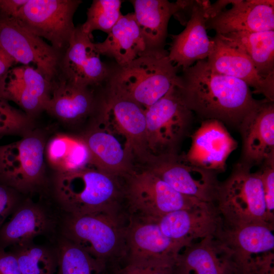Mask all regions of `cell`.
Returning a JSON list of instances; mask_svg holds the SVG:
<instances>
[{
    "label": "cell",
    "instance_id": "obj_1",
    "mask_svg": "<svg viewBox=\"0 0 274 274\" xmlns=\"http://www.w3.org/2000/svg\"><path fill=\"white\" fill-rule=\"evenodd\" d=\"M179 87L187 107L206 119L239 125L262 100L253 96L244 81L213 72L206 60L183 70Z\"/></svg>",
    "mask_w": 274,
    "mask_h": 274
},
{
    "label": "cell",
    "instance_id": "obj_30",
    "mask_svg": "<svg viewBox=\"0 0 274 274\" xmlns=\"http://www.w3.org/2000/svg\"><path fill=\"white\" fill-rule=\"evenodd\" d=\"M45 156L57 173L81 170L90 164V154L82 136L58 133L46 144Z\"/></svg>",
    "mask_w": 274,
    "mask_h": 274
},
{
    "label": "cell",
    "instance_id": "obj_28",
    "mask_svg": "<svg viewBox=\"0 0 274 274\" xmlns=\"http://www.w3.org/2000/svg\"><path fill=\"white\" fill-rule=\"evenodd\" d=\"M134 17L147 49L163 48L168 21L177 12V2L167 0H133Z\"/></svg>",
    "mask_w": 274,
    "mask_h": 274
},
{
    "label": "cell",
    "instance_id": "obj_40",
    "mask_svg": "<svg viewBox=\"0 0 274 274\" xmlns=\"http://www.w3.org/2000/svg\"><path fill=\"white\" fill-rule=\"evenodd\" d=\"M28 0H0V17L15 19Z\"/></svg>",
    "mask_w": 274,
    "mask_h": 274
},
{
    "label": "cell",
    "instance_id": "obj_2",
    "mask_svg": "<svg viewBox=\"0 0 274 274\" xmlns=\"http://www.w3.org/2000/svg\"><path fill=\"white\" fill-rule=\"evenodd\" d=\"M178 68L164 48L147 49L129 64L112 69L107 88L126 96L145 110L174 86H181Z\"/></svg>",
    "mask_w": 274,
    "mask_h": 274
},
{
    "label": "cell",
    "instance_id": "obj_13",
    "mask_svg": "<svg viewBox=\"0 0 274 274\" xmlns=\"http://www.w3.org/2000/svg\"><path fill=\"white\" fill-rule=\"evenodd\" d=\"M63 79L90 87L107 82L112 72L100 58L92 36L76 27L59 63Z\"/></svg>",
    "mask_w": 274,
    "mask_h": 274
},
{
    "label": "cell",
    "instance_id": "obj_20",
    "mask_svg": "<svg viewBox=\"0 0 274 274\" xmlns=\"http://www.w3.org/2000/svg\"><path fill=\"white\" fill-rule=\"evenodd\" d=\"M126 261L176 260L185 248L167 237L156 220L128 217L126 229Z\"/></svg>",
    "mask_w": 274,
    "mask_h": 274
},
{
    "label": "cell",
    "instance_id": "obj_25",
    "mask_svg": "<svg viewBox=\"0 0 274 274\" xmlns=\"http://www.w3.org/2000/svg\"><path fill=\"white\" fill-rule=\"evenodd\" d=\"M97 101L89 87L63 79L55 82L45 111L66 123H76L95 112Z\"/></svg>",
    "mask_w": 274,
    "mask_h": 274
},
{
    "label": "cell",
    "instance_id": "obj_32",
    "mask_svg": "<svg viewBox=\"0 0 274 274\" xmlns=\"http://www.w3.org/2000/svg\"><path fill=\"white\" fill-rule=\"evenodd\" d=\"M15 255L22 274H54L57 268V254L31 242L15 246Z\"/></svg>",
    "mask_w": 274,
    "mask_h": 274
},
{
    "label": "cell",
    "instance_id": "obj_4",
    "mask_svg": "<svg viewBox=\"0 0 274 274\" xmlns=\"http://www.w3.org/2000/svg\"><path fill=\"white\" fill-rule=\"evenodd\" d=\"M68 215L64 223V238L87 252L105 269L109 263L126 260L128 222L124 223L121 212Z\"/></svg>",
    "mask_w": 274,
    "mask_h": 274
},
{
    "label": "cell",
    "instance_id": "obj_36",
    "mask_svg": "<svg viewBox=\"0 0 274 274\" xmlns=\"http://www.w3.org/2000/svg\"><path fill=\"white\" fill-rule=\"evenodd\" d=\"M258 172L262 182L268 219L274 224V161L263 164Z\"/></svg>",
    "mask_w": 274,
    "mask_h": 274
},
{
    "label": "cell",
    "instance_id": "obj_9",
    "mask_svg": "<svg viewBox=\"0 0 274 274\" xmlns=\"http://www.w3.org/2000/svg\"><path fill=\"white\" fill-rule=\"evenodd\" d=\"M148 147L154 156L175 153L174 149L190 124L192 112L179 86H174L145 110Z\"/></svg>",
    "mask_w": 274,
    "mask_h": 274
},
{
    "label": "cell",
    "instance_id": "obj_3",
    "mask_svg": "<svg viewBox=\"0 0 274 274\" xmlns=\"http://www.w3.org/2000/svg\"><path fill=\"white\" fill-rule=\"evenodd\" d=\"M55 190L59 203L68 214L121 212L123 190L118 178L94 167L57 173Z\"/></svg>",
    "mask_w": 274,
    "mask_h": 274
},
{
    "label": "cell",
    "instance_id": "obj_11",
    "mask_svg": "<svg viewBox=\"0 0 274 274\" xmlns=\"http://www.w3.org/2000/svg\"><path fill=\"white\" fill-rule=\"evenodd\" d=\"M147 169L176 191L216 205L220 184L217 173L193 165L175 153L155 156Z\"/></svg>",
    "mask_w": 274,
    "mask_h": 274
},
{
    "label": "cell",
    "instance_id": "obj_37",
    "mask_svg": "<svg viewBox=\"0 0 274 274\" xmlns=\"http://www.w3.org/2000/svg\"><path fill=\"white\" fill-rule=\"evenodd\" d=\"M17 203L16 191L0 184V228Z\"/></svg>",
    "mask_w": 274,
    "mask_h": 274
},
{
    "label": "cell",
    "instance_id": "obj_16",
    "mask_svg": "<svg viewBox=\"0 0 274 274\" xmlns=\"http://www.w3.org/2000/svg\"><path fill=\"white\" fill-rule=\"evenodd\" d=\"M156 221L164 235L185 247L195 240L215 236L222 219L215 204L205 203L168 213Z\"/></svg>",
    "mask_w": 274,
    "mask_h": 274
},
{
    "label": "cell",
    "instance_id": "obj_21",
    "mask_svg": "<svg viewBox=\"0 0 274 274\" xmlns=\"http://www.w3.org/2000/svg\"><path fill=\"white\" fill-rule=\"evenodd\" d=\"M206 20L202 1H194L185 29L171 36L168 56L177 68L184 70L195 62L208 58L212 52L214 42L208 36Z\"/></svg>",
    "mask_w": 274,
    "mask_h": 274
},
{
    "label": "cell",
    "instance_id": "obj_42",
    "mask_svg": "<svg viewBox=\"0 0 274 274\" xmlns=\"http://www.w3.org/2000/svg\"><path fill=\"white\" fill-rule=\"evenodd\" d=\"M230 274H234V273H230Z\"/></svg>",
    "mask_w": 274,
    "mask_h": 274
},
{
    "label": "cell",
    "instance_id": "obj_34",
    "mask_svg": "<svg viewBox=\"0 0 274 274\" xmlns=\"http://www.w3.org/2000/svg\"><path fill=\"white\" fill-rule=\"evenodd\" d=\"M32 126V118L0 97V138L10 135H24L31 131Z\"/></svg>",
    "mask_w": 274,
    "mask_h": 274
},
{
    "label": "cell",
    "instance_id": "obj_7",
    "mask_svg": "<svg viewBox=\"0 0 274 274\" xmlns=\"http://www.w3.org/2000/svg\"><path fill=\"white\" fill-rule=\"evenodd\" d=\"M45 146L43 135L32 130L19 141L0 145V184L24 193L41 186Z\"/></svg>",
    "mask_w": 274,
    "mask_h": 274
},
{
    "label": "cell",
    "instance_id": "obj_8",
    "mask_svg": "<svg viewBox=\"0 0 274 274\" xmlns=\"http://www.w3.org/2000/svg\"><path fill=\"white\" fill-rule=\"evenodd\" d=\"M96 122L113 124L125 139L127 154L148 163L153 157L148 147L145 109L130 98L107 88L106 95L98 100Z\"/></svg>",
    "mask_w": 274,
    "mask_h": 274
},
{
    "label": "cell",
    "instance_id": "obj_6",
    "mask_svg": "<svg viewBox=\"0 0 274 274\" xmlns=\"http://www.w3.org/2000/svg\"><path fill=\"white\" fill-rule=\"evenodd\" d=\"M124 178L123 198L128 216L157 220L168 213L207 203L176 191L147 168L134 170Z\"/></svg>",
    "mask_w": 274,
    "mask_h": 274
},
{
    "label": "cell",
    "instance_id": "obj_41",
    "mask_svg": "<svg viewBox=\"0 0 274 274\" xmlns=\"http://www.w3.org/2000/svg\"><path fill=\"white\" fill-rule=\"evenodd\" d=\"M16 63L10 56L0 48V94L7 74Z\"/></svg>",
    "mask_w": 274,
    "mask_h": 274
},
{
    "label": "cell",
    "instance_id": "obj_10",
    "mask_svg": "<svg viewBox=\"0 0 274 274\" xmlns=\"http://www.w3.org/2000/svg\"><path fill=\"white\" fill-rule=\"evenodd\" d=\"M80 0H28L15 19L25 29L48 40L59 51L67 47L75 29L74 15Z\"/></svg>",
    "mask_w": 274,
    "mask_h": 274
},
{
    "label": "cell",
    "instance_id": "obj_24",
    "mask_svg": "<svg viewBox=\"0 0 274 274\" xmlns=\"http://www.w3.org/2000/svg\"><path fill=\"white\" fill-rule=\"evenodd\" d=\"M82 136L90 154V164L113 177H125L134 169L132 159L117 138L96 123Z\"/></svg>",
    "mask_w": 274,
    "mask_h": 274
},
{
    "label": "cell",
    "instance_id": "obj_17",
    "mask_svg": "<svg viewBox=\"0 0 274 274\" xmlns=\"http://www.w3.org/2000/svg\"><path fill=\"white\" fill-rule=\"evenodd\" d=\"M243 140L241 162L254 165L274 161V104L266 99L240 123Z\"/></svg>",
    "mask_w": 274,
    "mask_h": 274
},
{
    "label": "cell",
    "instance_id": "obj_26",
    "mask_svg": "<svg viewBox=\"0 0 274 274\" xmlns=\"http://www.w3.org/2000/svg\"><path fill=\"white\" fill-rule=\"evenodd\" d=\"M108 34L95 45L100 55L113 58L117 66L129 64L147 49L134 13L122 15Z\"/></svg>",
    "mask_w": 274,
    "mask_h": 274
},
{
    "label": "cell",
    "instance_id": "obj_35",
    "mask_svg": "<svg viewBox=\"0 0 274 274\" xmlns=\"http://www.w3.org/2000/svg\"><path fill=\"white\" fill-rule=\"evenodd\" d=\"M175 261L167 259L126 261L115 274H174Z\"/></svg>",
    "mask_w": 274,
    "mask_h": 274
},
{
    "label": "cell",
    "instance_id": "obj_38",
    "mask_svg": "<svg viewBox=\"0 0 274 274\" xmlns=\"http://www.w3.org/2000/svg\"><path fill=\"white\" fill-rule=\"evenodd\" d=\"M248 274H274L273 251L255 256L250 262Z\"/></svg>",
    "mask_w": 274,
    "mask_h": 274
},
{
    "label": "cell",
    "instance_id": "obj_31",
    "mask_svg": "<svg viewBox=\"0 0 274 274\" xmlns=\"http://www.w3.org/2000/svg\"><path fill=\"white\" fill-rule=\"evenodd\" d=\"M58 274H104L105 267L87 252L67 239L57 252Z\"/></svg>",
    "mask_w": 274,
    "mask_h": 274
},
{
    "label": "cell",
    "instance_id": "obj_14",
    "mask_svg": "<svg viewBox=\"0 0 274 274\" xmlns=\"http://www.w3.org/2000/svg\"><path fill=\"white\" fill-rule=\"evenodd\" d=\"M273 230L267 224L231 225L222 220L215 236L229 250L235 274H248L255 256L273 251Z\"/></svg>",
    "mask_w": 274,
    "mask_h": 274
},
{
    "label": "cell",
    "instance_id": "obj_39",
    "mask_svg": "<svg viewBox=\"0 0 274 274\" xmlns=\"http://www.w3.org/2000/svg\"><path fill=\"white\" fill-rule=\"evenodd\" d=\"M0 274H22L14 254L2 248H0Z\"/></svg>",
    "mask_w": 274,
    "mask_h": 274
},
{
    "label": "cell",
    "instance_id": "obj_18",
    "mask_svg": "<svg viewBox=\"0 0 274 274\" xmlns=\"http://www.w3.org/2000/svg\"><path fill=\"white\" fill-rule=\"evenodd\" d=\"M232 7L206 20L207 29L217 35L274 30L273 0H232Z\"/></svg>",
    "mask_w": 274,
    "mask_h": 274
},
{
    "label": "cell",
    "instance_id": "obj_23",
    "mask_svg": "<svg viewBox=\"0 0 274 274\" xmlns=\"http://www.w3.org/2000/svg\"><path fill=\"white\" fill-rule=\"evenodd\" d=\"M235 274L228 249L215 235L193 242L178 255L174 274Z\"/></svg>",
    "mask_w": 274,
    "mask_h": 274
},
{
    "label": "cell",
    "instance_id": "obj_33",
    "mask_svg": "<svg viewBox=\"0 0 274 274\" xmlns=\"http://www.w3.org/2000/svg\"><path fill=\"white\" fill-rule=\"evenodd\" d=\"M120 0H94L88 9L87 19L81 28L91 35L94 30H101L109 33L119 20L122 14Z\"/></svg>",
    "mask_w": 274,
    "mask_h": 274
},
{
    "label": "cell",
    "instance_id": "obj_12",
    "mask_svg": "<svg viewBox=\"0 0 274 274\" xmlns=\"http://www.w3.org/2000/svg\"><path fill=\"white\" fill-rule=\"evenodd\" d=\"M0 48L16 63L34 64L47 79L54 81L60 61L59 51L15 19L0 17Z\"/></svg>",
    "mask_w": 274,
    "mask_h": 274
},
{
    "label": "cell",
    "instance_id": "obj_5",
    "mask_svg": "<svg viewBox=\"0 0 274 274\" xmlns=\"http://www.w3.org/2000/svg\"><path fill=\"white\" fill-rule=\"evenodd\" d=\"M242 162L236 164L230 175L220 183L216 202L224 222L231 225L267 224L268 219L258 172Z\"/></svg>",
    "mask_w": 274,
    "mask_h": 274
},
{
    "label": "cell",
    "instance_id": "obj_15",
    "mask_svg": "<svg viewBox=\"0 0 274 274\" xmlns=\"http://www.w3.org/2000/svg\"><path fill=\"white\" fill-rule=\"evenodd\" d=\"M191 146L182 156L187 162L216 173L226 169V160L237 143L222 122L206 119L191 136Z\"/></svg>",
    "mask_w": 274,
    "mask_h": 274
},
{
    "label": "cell",
    "instance_id": "obj_19",
    "mask_svg": "<svg viewBox=\"0 0 274 274\" xmlns=\"http://www.w3.org/2000/svg\"><path fill=\"white\" fill-rule=\"evenodd\" d=\"M53 82L30 65L12 67L7 74L0 97L15 102L32 118L45 111Z\"/></svg>",
    "mask_w": 274,
    "mask_h": 274
},
{
    "label": "cell",
    "instance_id": "obj_22",
    "mask_svg": "<svg viewBox=\"0 0 274 274\" xmlns=\"http://www.w3.org/2000/svg\"><path fill=\"white\" fill-rule=\"evenodd\" d=\"M214 45L207 58V63L214 72L232 77L245 82L265 99L274 101V78L261 76L251 60L245 54L229 46L217 36L213 39Z\"/></svg>",
    "mask_w": 274,
    "mask_h": 274
},
{
    "label": "cell",
    "instance_id": "obj_27",
    "mask_svg": "<svg viewBox=\"0 0 274 274\" xmlns=\"http://www.w3.org/2000/svg\"><path fill=\"white\" fill-rule=\"evenodd\" d=\"M15 211L11 219L0 228V248L30 243L50 227V218L37 204L27 202Z\"/></svg>",
    "mask_w": 274,
    "mask_h": 274
},
{
    "label": "cell",
    "instance_id": "obj_29",
    "mask_svg": "<svg viewBox=\"0 0 274 274\" xmlns=\"http://www.w3.org/2000/svg\"><path fill=\"white\" fill-rule=\"evenodd\" d=\"M216 36L247 56L261 76L274 78V30L238 31Z\"/></svg>",
    "mask_w": 274,
    "mask_h": 274
}]
</instances>
